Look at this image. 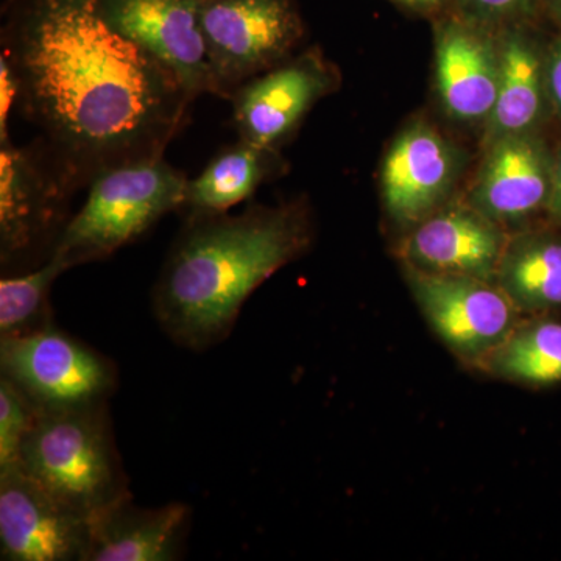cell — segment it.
Returning <instances> with one entry per match:
<instances>
[{
    "mask_svg": "<svg viewBox=\"0 0 561 561\" xmlns=\"http://www.w3.org/2000/svg\"><path fill=\"white\" fill-rule=\"evenodd\" d=\"M20 106L81 186L162 157L194 98L103 16L99 0H18L2 35Z\"/></svg>",
    "mask_w": 561,
    "mask_h": 561,
    "instance_id": "1",
    "label": "cell"
},
{
    "mask_svg": "<svg viewBox=\"0 0 561 561\" xmlns=\"http://www.w3.org/2000/svg\"><path fill=\"white\" fill-rule=\"evenodd\" d=\"M311 241L305 203L187 217L154 284L158 323L183 348L220 345L253 291Z\"/></svg>",
    "mask_w": 561,
    "mask_h": 561,
    "instance_id": "2",
    "label": "cell"
},
{
    "mask_svg": "<svg viewBox=\"0 0 561 561\" xmlns=\"http://www.w3.org/2000/svg\"><path fill=\"white\" fill-rule=\"evenodd\" d=\"M106 405L39 408L18 465L90 518L131 497Z\"/></svg>",
    "mask_w": 561,
    "mask_h": 561,
    "instance_id": "3",
    "label": "cell"
},
{
    "mask_svg": "<svg viewBox=\"0 0 561 561\" xmlns=\"http://www.w3.org/2000/svg\"><path fill=\"white\" fill-rule=\"evenodd\" d=\"M187 183L186 173L169 164L164 154L105 169L88 184L87 202L70 217L51 254L68 271L106 260L169 213L183 209Z\"/></svg>",
    "mask_w": 561,
    "mask_h": 561,
    "instance_id": "4",
    "label": "cell"
},
{
    "mask_svg": "<svg viewBox=\"0 0 561 561\" xmlns=\"http://www.w3.org/2000/svg\"><path fill=\"white\" fill-rule=\"evenodd\" d=\"M81 183L66 162L41 146L0 139V264L7 275L49 260L70 217L69 202Z\"/></svg>",
    "mask_w": 561,
    "mask_h": 561,
    "instance_id": "5",
    "label": "cell"
},
{
    "mask_svg": "<svg viewBox=\"0 0 561 561\" xmlns=\"http://www.w3.org/2000/svg\"><path fill=\"white\" fill-rule=\"evenodd\" d=\"M216 95L230 99L257 73L287 60L302 36L291 0H198Z\"/></svg>",
    "mask_w": 561,
    "mask_h": 561,
    "instance_id": "6",
    "label": "cell"
},
{
    "mask_svg": "<svg viewBox=\"0 0 561 561\" xmlns=\"http://www.w3.org/2000/svg\"><path fill=\"white\" fill-rule=\"evenodd\" d=\"M0 376L41 409H72L108 402L119 383L116 364L54 324L0 339Z\"/></svg>",
    "mask_w": 561,
    "mask_h": 561,
    "instance_id": "7",
    "label": "cell"
},
{
    "mask_svg": "<svg viewBox=\"0 0 561 561\" xmlns=\"http://www.w3.org/2000/svg\"><path fill=\"white\" fill-rule=\"evenodd\" d=\"M404 268L424 320L465 365L481 368L522 321V313L493 280Z\"/></svg>",
    "mask_w": 561,
    "mask_h": 561,
    "instance_id": "8",
    "label": "cell"
},
{
    "mask_svg": "<svg viewBox=\"0 0 561 561\" xmlns=\"http://www.w3.org/2000/svg\"><path fill=\"white\" fill-rule=\"evenodd\" d=\"M341 83L320 50L305 51L245 81L228 101L239 138L279 150L321 99Z\"/></svg>",
    "mask_w": 561,
    "mask_h": 561,
    "instance_id": "9",
    "label": "cell"
},
{
    "mask_svg": "<svg viewBox=\"0 0 561 561\" xmlns=\"http://www.w3.org/2000/svg\"><path fill=\"white\" fill-rule=\"evenodd\" d=\"M91 518L20 467L0 471V559L87 561Z\"/></svg>",
    "mask_w": 561,
    "mask_h": 561,
    "instance_id": "10",
    "label": "cell"
},
{
    "mask_svg": "<svg viewBox=\"0 0 561 561\" xmlns=\"http://www.w3.org/2000/svg\"><path fill=\"white\" fill-rule=\"evenodd\" d=\"M103 16L183 84L192 98L216 95L198 0H99Z\"/></svg>",
    "mask_w": 561,
    "mask_h": 561,
    "instance_id": "11",
    "label": "cell"
},
{
    "mask_svg": "<svg viewBox=\"0 0 561 561\" xmlns=\"http://www.w3.org/2000/svg\"><path fill=\"white\" fill-rule=\"evenodd\" d=\"M552 186L553 160L541 140L508 136L490 144L467 203L511 234L549 209Z\"/></svg>",
    "mask_w": 561,
    "mask_h": 561,
    "instance_id": "12",
    "label": "cell"
},
{
    "mask_svg": "<svg viewBox=\"0 0 561 561\" xmlns=\"http://www.w3.org/2000/svg\"><path fill=\"white\" fill-rule=\"evenodd\" d=\"M461 168L459 150L431 125H412L390 147L382 164L383 206L391 219L415 227L442 208Z\"/></svg>",
    "mask_w": 561,
    "mask_h": 561,
    "instance_id": "13",
    "label": "cell"
},
{
    "mask_svg": "<svg viewBox=\"0 0 561 561\" xmlns=\"http://www.w3.org/2000/svg\"><path fill=\"white\" fill-rule=\"evenodd\" d=\"M504 228L471 205H445L402 241L404 267L434 275L471 276L493 280L507 245Z\"/></svg>",
    "mask_w": 561,
    "mask_h": 561,
    "instance_id": "14",
    "label": "cell"
},
{
    "mask_svg": "<svg viewBox=\"0 0 561 561\" xmlns=\"http://www.w3.org/2000/svg\"><path fill=\"white\" fill-rule=\"evenodd\" d=\"M190 505L171 502L142 508L133 497L91 516L87 561H172L186 545Z\"/></svg>",
    "mask_w": 561,
    "mask_h": 561,
    "instance_id": "15",
    "label": "cell"
},
{
    "mask_svg": "<svg viewBox=\"0 0 561 561\" xmlns=\"http://www.w3.org/2000/svg\"><path fill=\"white\" fill-rule=\"evenodd\" d=\"M435 79L454 121H489L500 84V46L463 24H446L435 46Z\"/></svg>",
    "mask_w": 561,
    "mask_h": 561,
    "instance_id": "16",
    "label": "cell"
},
{
    "mask_svg": "<svg viewBox=\"0 0 561 561\" xmlns=\"http://www.w3.org/2000/svg\"><path fill=\"white\" fill-rule=\"evenodd\" d=\"M494 283L522 316L561 312V236L551 231L512 232Z\"/></svg>",
    "mask_w": 561,
    "mask_h": 561,
    "instance_id": "17",
    "label": "cell"
},
{
    "mask_svg": "<svg viewBox=\"0 0 561 561\" xmlns=\"http://www.w3.org/2000/svg\"><path fill=\"white\" fill-rule=\"evenodd\" d=\"M500 84L486 127V146L508 136L534 131L541 121L546 92L545 60L523 33H507L500 43Z\"/></svg>",
    "mask_w": 561,
    "mask_h": 561,
    "instance_id": "18",
    "label": "cell"
},
{
    "mask_svg": "<svg viewBox=\"0 0 561 561\" xmlns=\"http://www.w3.org/2000/svg\"><path fill=\"white\" fill-rule=\"evenodd\" d=\"M279 150L239 138L224 147L201 175L190 180L183 209L187 217L228 213L250 201L265 181L283 169Z\"/></svg>",
    "mask_w": 561,
    "mask_h": 561,
    "instance_id": "19",
    "label": "cell"
},
{
    "mask_svg": "<svg viewBox=\"0 0 561 561\" xmlns=\"http://www.w3.org/2000/svg\"><path fill=\"white\" fill-rule=\"evenodd\" d=\"M481 370L534 389L561 383V321L549 316L519 321Z\"/></svg>",
    "mask_w": 561,
    "mask_h": 561,
    "instance_id": "20",
    "label": "cell"
},
{
    "mask_svg": "<svg viewBox=\"0 0 561 561\" xmlns=\"http://www.w3.org/2000/svg\"><path fill=\"white\" fill-rule=\"evenodd\" d=\"M68 267L51 256L38 267L0 279V339L16 337L50 327L51 286Z\"/></svg>",
    "mask_w": 561,
    "mask_h": 561,
    "instance_id": "21",
    "label": "cell"
},
{
    "mask_svg": "<svg viewBox=\"0 0 561 561\" xmlns=\"http://www.w3.org/2000/svg\"><path fill=\"white\" fill-rule=\"evenodd\" d=\"M39 408L5 376H0V471L20 465L22 446Z\"/></svg>",
    "mask_w": 561,
    "mask_h": 561,
    "instance_id": "22",
    "label": "cell"
},
{
    "mask_svg": "<svg viewBox=\"0 0 561 561\" xmlns=\"http://www.w3.org/2000/svg\"><path fill=\"white\" fill-rule=\"evenodd\" d=\"M20 106V83L7 58L0 55V139L10 138V117Z\"/></svg>",
    "mask_w": 561,
    "mask_h": 561,
    "instance_id": "23",
    "label": "cell"
},
{
    "mask_svg": "<svg viewBox=\"0 0 561 561\" xmlns=\"http://www.w3.org/2000/svg\"><path fill=\"white\" fill-rule=\"evenodd\" d=\"M546 92L548 101L561 119V39L553 44L545 61Z\"/></svg>",
    "mask_w": 561,
    "mask_h": 561,
    "instance_id": "24",
    "label": "cell"
},
{
    "mask_svg": "<svg viewBox=\"0 0 561 561\" xmlns=\"http://www.w3.org/2000/svg\"><path fill=\"white\" fill-rule=\"evenodd\" d=\"M530 0H467L468 5L486 18H505L523 10Z\"/></svg>",
    "mask_w": 561,
    "mask_h": 561,
    "instance_id": "25",
    "label": "cell"
},
{
    "mask_svg": "<svg viewBox=\"0 0 561 561\" xmlns=\"http://www.w3.org/2000/svg\"><path fill=\"white\" fill-rule=\"evenodd\" d=\"M549 213L561 227V151L559 158L553 161V186L551 202H549Z\"/></svg>",
    "mask_w": 561,
    "mask_h": 561,
    "instance_id": "26",
    "label": "cell"
},
{
    "mask_svg": "<svg viewBox=\"0 0 561 561\" xmlns=\"http://www.w3.org/2000/svg\"><path fill=\"white\" fill-rule=\"evenodd\" d=\"M400 2L412 7H431L434 5V3H437L438 0H400Z\"/></svg>",
    "mask_w": 561,
    "mask_h": 561,
    "instance_id": "27",
    "label": "cell"
},
{
    "mask_svg": "<svg viewBox=\"0 0 561 561\" xmlns=\"http://www.w3.org/2000/svg\"><path fill=\"white\" fill-rule=\"evenodd\" d=\"M553 2H556L557 9H559L561 13V0H553Z\"/></svg>",
    "mask_w": 561,
    "mask_h": 561,
    "instance_id": "28",
    "label": "cell"
}]
</instances>
